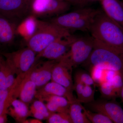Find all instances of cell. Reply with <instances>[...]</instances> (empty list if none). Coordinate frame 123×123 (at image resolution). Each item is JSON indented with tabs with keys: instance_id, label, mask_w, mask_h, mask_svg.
<instances>
[{
	"instance_id": "obj_1",
	"label": "cell",
	"mask_w": 123,
	"mask_h": 123,
	"mask_svg": "<svg viewBox=\"0 0 123 123\" xmlns=\"http://www.w3.org/2000/svg\"><path fill=\"white\" fill-rule=\"evenodd\" d=\"M89 31L99 43L123 52V28L103 11L95 15Z\"/></svg>"
},
{
	"instance_id": "obj_2",
	"label": "cell",
	"mask_w": 123,
	"mask_h": 123,
	"mask_svg": "<svg viewBox=\"0 0 123 123\" xmlns=\"http://www.w3.org/2000/svg\"><path fill=\"white\" fill-rule=\"evenodd\" d=\"M70 35L69 31L50 21L38 20L36 30L26 41L27 45L38 54L53 42Z\"/></svg>"
},
{
	"instance_id": "obj_3",
	"label": "cell",
	"mask_w": 123,
	"mask_h": 123,
	"mask_svg": "<svg viewBox=\"0 0 123 123\" xmlns=\"http://www.w3.org/2000/svg\"><path fill=\"white\" fill-rule=\"evenodd\" d=\"M84 63L89 67L97 66L104 70L123 73V52L104 46L94 40L93 50Z\"/></svg>"
},
{
	"instance_id": "obj_4",
	"label": "cell",
	"mask_w": 123,
	"mask_h": 123,
	"mask_svg": "<svg viewBox=\"0 0 123 123\" xmlns=\"http://www.w3.org/2000/svg\"><path fill=\"white\" fill-rule=\"evenodd\" d=\"M17 77L24 78L37 60V53L30 48L13 52L0 53Z\"/></svg>"
},
{
	"instance_id": "obj_5",
	"label": "cell",
	"mask_w": 123,
	"mask_h": 123,
	"mask_svg": "<svg viewBox=\"0 0 123 123\" xmlns=\"http://www.w3.org/2000/svg\"><path fill=\"white\" fill-rule=\"evenodd\" d=\"M94 44V39L92 36L72 35L70 49L65 55L71 66L76 67L86 61L93 50Z\"/></svg>"
},
{
	"instance_id": "obj_6",
	"label": "cell",
	"mask_w": 123,
	"mask_h": 123,
	"mask_svg": "<svg viewBox=\"0 0 123 123\" xmlns=\"http://www.w3.org/2000/svg\"><path fill=\"white\" fill-rule=\"evenodd\" d=\"M0 13L18 25L31 14L28 0H0Z\"/></svg>"
},
{
	"instance_id": "obj_7",
	"label": "cell",
	"mask_w": 123,
	"mask_h": 123,
	"mask_svg": "<svg viewBox=\"0 0 123 123\" xmlns=\"http://www.w3.org/2000/svg\"><path fill=\"white\" fill-rule=\"evenodd\" d=\"M71 4L63 0H33L31 14L36 17L61 14L69 9Z\"/></svg>"
},
{
	"instance_id": "obj_8",
	"label": "cell",
	"mask_w": 123,
	"mask_h": 123,
	"mask_svg": "<svg viewBox=\"0 0 123 123\" xmlns=\"http://www.w3.org/2000/svg\"><path fill=\"white\" fill-rule=\"evenodd\" d=\"M86 104L92 111L103 114L113 123H123V109L115 99L94 100Z\"/></svg>"
},
{
	"instance_id": "obj_9",
	"label": "cell",
	"mask_w": 123,
	"mask_h": 123,
	"mask_svg": "<svg viewBox=\"0 0 123 123\" xmlns=\"http://www.w3.org/2000/svg\"><path fill=\"white\" fill-rule=\"evenodd\" d=\"M72 66L64 55L59 60L53 68L52 81L63 86L70 92L74 90V83L71 72Z\"/></svg>"
},
{
	"instance_id": "obj_10",
	"label": "cell",
	"mask_w": 123,
	"mask_h": 123,
	"mask_svg": "<svg viewBox=\"0 0 123 123\" xmlns=\"http://www.w3.org/2000/svg\"><path fill=\"white\" fill-rule=\"evenodd\" d=\"M72 35L56 40L51 43L41 52L37 54V59L43 57L51 60H58L70 49Z\"/></svg>"
},
{
	"instance_id": "obj_11",
	"label": "cell",
	"mask_w": 123,
	"mask_h": 123,
	"mask_svg": "<svg viewBox=\"0 0 123 123\" xmlns=\"http://www.w3.org/2000/svg\"><path fill=\"white\" fill-rule=\"evenodd\" d=\"M58 60H51L43 63L40 66L35 64L29 73V78L37 87H42L51 80L53 68Z\"/></svg>"
},
{
	"instance_id": "obj_12",
	"label": "cell",
	"mask_w": 123,
	"mask_h": 123,
	"mask_svg": "<svg viewBox=\"0 0 123 123\" xmlns=\"http://www.w3.org/2000/svg\"><path fill=\"white\" fill-rule=\"evenodd\" d=\"M17 25L0 13V53L13 44Z\"/></svg>"
},
{
	"instance_id": "obj_13",
	"label": "cell",
	"mask_w": 123,
	"mask_h": 123,
	"mask_svg": "<svg viewBox=\"0 0 123 123\" xmlns=\"http://www.w3.org/2000/svg\"><path fill=\"white\" fill-rule=\"evenodd\" d=\"M51 95H56L65 97L70 102L76 100V98L70 92L63 86L55 82L48 83L36 91L35 97L38 100L43 102L46 98Z\"/></svg>"
},
{
	"instance_id": "obj_14",
	"label": "cell",
	"mask_w": 123,
	"mask_h": 123,
	"mask_svg": "<svg viewBox=\"0 0 123 123\" xmlns=\"http://www.w3.org/2000/svg\"><path fill=\"white\" fill-rule=\"evenodd\" d=\"M98 10L81 7L72 12L63 14L52 18L50 21L66 29V27L79 19L95 12Z\"/></svg>"
},
{
	"instance_id": "obj_15",
	"label": "cell",
	"mask_w": 123,
	"mask_h": 123,
	"mask_svg": "<svg viewBox=\"0 0 123 123\" xmlns=\"http://www.w3.org/2000/svg\"><path fill=\"white\" fill-rule=\"evenodd\" d=\"M103 12L123 28V3L120 0H101Z\"/></svg>"
},
{
	"instance_id": "obj_16",
	"label": "cell",
	"mask_w": 123,
	"mask_h": 123,
	"mask_svg": "<svg viewBox=\"0 0 123 123\" xmlns=\"http://www.w3.org/2000/svg\"><path fill=\"white\" fill-rule=\"evenodd\" d=\"M15 74L0 53V89L5 90L13 87L17 84Z\"/></svg>"
},
{
	"instance_id": "obj_17",
	"label": "cell",
	"mask_w": 123,
	"mask_h": 123,
	"mask_svg": "<svg viewBox=\"0 0 123 123\" xmlns=\"http://www.w3.org/2000/svg\"><path fill=\"white\" fill-rule=\"evenodd\" d=\"M21 82L18 81L14 86L8 89H0V116L8 114L12 102L18 97Z\"/></svg>"
},
{
	"instance_id": "obj_18",
	"label": "cell",
	"mask_w": 123,
	"mask_h": 123,
	"mask_svg": "<svg viewBox=\"0 0 123 123\" xmlns=\"http://www.w3.org/2000/svg\"><path fill=\"white\" fill-rule=\"evenodd\" d=\"M8 114L17 122L24 123L31 112L26 104L16 98L14 99L9 108Z\"/></svg>"
},
{
	"instance_id": "obj_19",
	"label": "cell",
	"mask_w": 123,
	"mask_h": 123,
	"mask_svg": "<svg viewBox=\"0 0 123 123\" xmlns=\"http://www.w3.org/2000/svg\"><path fill=\"white\" fill-rule=\"evenodd\" d=\"M44 101L47 102L46 106L50 112L68 114L71 102L65 97L51 95L46 98Z\"/></svg>"
},
{
	"instance_id": "obj_20",
	"label": "cell",
	"mask_w": 123,
	"mask_h": 123,
	"mask_svg": "<svg viewBox=\"0 0 123 123\" xmlns=\"http://www.w3.org/2000/svg\"><path fill=\"white\" fill-rule=\"evenodd\" d=\"M29 72L22 81L18 96L20 100L26 104L32 101L35 97L37 91L36 85L29 78Z\"/></svg>"
},
{
	"instance_id": "obj_21",
	"label": "cell",
	"mask_w": 123,
	"mask_h": 123,
	"mask_svg": "<svg viewBox=\"0 0 123 123\" xmlns=\"http://www.w3.org/2000/svg\"><path fill=\"white\" fill-rule=\"evenodd\" d=\"M38 20L33 15H29L18 25L17 34L24 38L26 41L34 34L37 28Z\"/></svg>"
},
{
	"instance_id": "obj_22",
	"label": "cell",
	"mask_w": 123,
	"mask_h": 123,
	"mask_svg": "<svg viewBox=\"0 0 123 123\" xmlns=\"http://www.w3.org/2000/svg\"><path fill=\"white\" fill-rule=\"evenodd\" d=\"M84 107L77 98L71 102L68 114L73 123H91L84 113Z\"/></svg>"
},
{
	"instance_id": "obj_23",
	"label": "cell",
	"mask_w": 123,
	"mask_h": 123,
	"mask_svg": "<svg viewBox=\"0 0 123 123\" xmlns=\"http://www.w3.org/2000/svg\"><path fill=\"white\" fill-rule=\"evenodd\" d=\"M30 111L36 119L41 120L48 119L53 113L48 110L43 101L39 100L34 102L31 106Z\"/></svg>"
},
{
	"instance_id": "obj_24",
	"label": "cell",
	"mask_w": 123,
	"mask_h": 123,
	"mask_svg": "<svg viewBox=\"0 0 123 123\" xmlns=\"http://www.w3.org/2000/svg\"><path fill=\"white\" fill-rule=\"evenodd\" d=\"M83 110L86 117L91 123H113L111 119L103 114L99 112H92L90 110L86 109L84 107Z\"/></svg>"
},
{
	"instance_id": "obj_25",
	"label": "cell",
	"mask_w": 123,
	"mask_h": 123,
	"mask_svg": "<svg viewBox=\"0 0 123 123\" xmlns=\"http://www.w3.org/2000/svg\"><path fill=\"white\" fill-rule=\"evenodd\" d=\"M98 86L101 95L104 98L115 99L119 97L114 88L108 82L103 81Z\"/></svg>"
},
{
	"instance_id": "obj_26",
	"label": "cell",
	"mask_w": 123,
	"mask_h": 123,
	"mask_svg": "<svg viewBox=\"0 0 123 123\" xmlns=\"http://www.w3.org/2000/svg\"><path fill=\"white\" fill-rule=\"evenodd\" d=\"M95 89L90 86L85 85L81 95L77 99L81 103L87 104L94 101Z\"/></svg>"
},
{
	"instance_id": "obj_27",
	"label": "cell",
	"mask_w": 123,
	"mask_h": 123,
	"mask_svg": "<svg viewBox=\"0 0 123 123\" xmlns=\"http://www.w3.org/2000/svg\"><path fill=\"white\" fill-rule=\"evenodd\" d=\"M47 120L49 123H73L69 114L64 112L52 113Z\"/></svg>"
},
{
	"instance_id": "obj_28",
	"label": "cell",
	"mask_w": 123,
	"mask_h": 123,
	"mask_svg": "<svg viewBox=\"0 0 123 123\" xmlns=\"http://www.w3.org/2000/svg\"><path fill=\"white\" fill-rule=\"evenodd\" d=\"M108 82L112 86L119 97L120 93L123 86V73L115 71Z\"/></svg>"
},
{
	"instance_id": "obj_29",
	"label": "cell",
	"mask_w": 123,
	"mask_h": 123,
	"mask_svg": "<svg viewBox=\"0 0 123 123\" xmlns=\"http://www.w3.org/2000/svg\"><path fill=\"white\" fill-rule=\"evenodd\" d=\"M90 68L91 76L96 86H99L101 83L104 81L105 70L97 66H91Z\"/></svg>"
},
{
	"instance_id": "obj_30",
	"label": "cell",
	"mask_w": 123,
	"mask_h": 123,
	"mask_svg": "<svg viewBox=\"0 0 123 123\" xmlns=\"http://www.w3.org/2000/svg\"><path fill=\"white\" fill-rule=\"evenodd\" d=\"M75 79L81 82L85 85L96 86L90 75L83 71H79L75 74Z\"/></svg>"
},
{
	"instance_id": "obj_31",
	"label": "cell",
	"mask_w": 123,
	"mask_h": 123,
	"mask_svg": "<svg viewBox=\"0 0 123 123\" xmlns=\"http://www.w3.org/2000/svg\"><path fill=\"white\" fill-rule=\"evenodd\" d=\"M85 85L77 79H75V82L74 84V90L76 93L77 98L79 99L81 95Z\"/></svg>"
},
{
	"instance_id": "obj_32",
	"label": "cell",
	"mask_w": 123,
	"mask_h": 123,
	"mask_svg": "<svg viewBox=\"0 0 123 123\" xmlns=\"http://www.w3.org/2000/svg\"><path fill=\"white\" fill-rule=\"evenodd\" d=\"M70 1L71 4L79 6L81 8L85 6L84 0H70Z\"/></svg>"
},
{
	"instance_id": "obj_33",
	"label": "cell",
	"mask_w": 123,
	"mask_h": 123,
	"mask_svg": "<svg viewBox=\"0 0 123 123\" xmlns=\"http://www.w3.org/2000/svg\"><path fill=\"white\" fill-rule=\"evenodd\" d=\"M7 114L0 116V123H6L7 121Z\"/></svg>"
},
{
	"instance_id": "obj_34",
	"label": "cell",
	"mask_w": 123,
	"mask_h": 123,
	"mask_svg": "<svg viewBox=\"0 0 123 123\" xmlns=\"http://www.w3.org/2000/svg\"><path fill=\"white\" fill-rule=\"evenodd\" d=\"M29 123H43V122L41 121V120H40L38 119H31L29 121Z\"/></svg>"
},
{
	"instance_id": "obj_35",
	"label": "cell",
	"mask_w": 123,
	"mask_h": 123,
	"mask_svg": "<svg viewBox=\"0 0 123 123\" xmlns=\"http://www.w3.org/2000/svg\"><path fill=\"white\" fill-rule=\"evenodd\" d=\"M101 0H84V2H85V5H87L89 3H91L96 1H100Z\"/></svg>"
},
{
	"instance_id": "obj_36",
	"label": "cell",
	"mask_w": 123,
	"mask_h": 123,
	"mask_svg": "<svg viewBox=\"0 0 123 123\" xmlns=\"http://www.w3.org/2000/svg\"><path fill=\"white\" fill-rule=\"evenodd\" d=\"M119 97L121 98V101L123 103V86L120 93Z\"/></svg>"
},
{
	"instance_id": "obj_37",
	"label": "cell",
	"mask_w": 123,
	"mask_h": 123,
	"mask_svg": "<svg viewBox=\"0 0 123 123\" xmlns=\"http://www.w3.org/2000/svg\"><path fill=\"white\" fill-rule=\"evenodd\" d=\"M64 0L65 1H68V2H69L70 3V0Z\"/></svg>"
},
{
	"instance_id": "obj_38",
	"label": "cell",
	"mask_w": 123,
	"mask_h": 123,
	"mask_svg": "<svg viewBox=\"0 0 123 123\" xmlns=\"http://www.w3.org/2000/svg\"><path fill=\"white\" fill-rule=\"evenodd\" d=\"M121 0V1H122V2L123 3V0Z\"/></svg>"
},
{
	"instance_id": "obj_39",
	"label": "cell",
	"mask_w": 123,
	"mask_h": 123,
	"mask_svg": "<svg viewBox=\"0 0 123 123\" xmlns=\"http://www.w3.org/2000/svg\"><path fill=\"white\" fill-rule=\"evenodd\" d=\"M28 0L31 1V0Z\"/></svg>"
}]
</instances>
